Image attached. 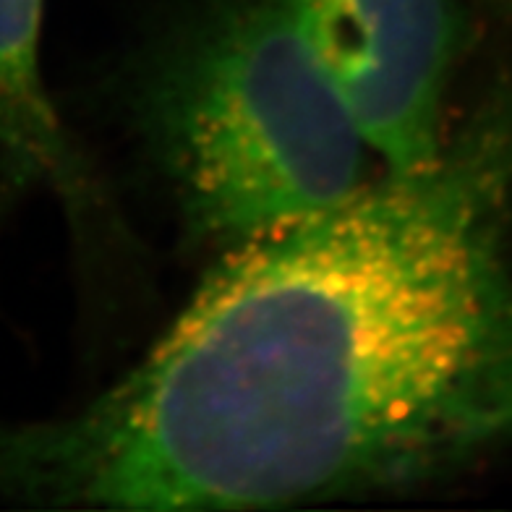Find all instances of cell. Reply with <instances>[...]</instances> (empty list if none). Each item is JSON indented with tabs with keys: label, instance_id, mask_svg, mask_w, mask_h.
I'll return each instance as SVG.
<instances>
[{
	"label": "cell",
	"instance_id": "2",
	"mask_svg": "<svg viewBox=\"0 0 512 512\" xmlns=\"http://www.w3.org/2000/svg\"><path fill=\"white\" fill-rule=\"evenodd\" d=\"M134 115L196 241L236 249L345 202L371 149L296 0H207L147 55Z\"/></svg>",
	"mask_w": 512,
	"mask_h": 512
},
{
	"label": "cell",
	"instance_id": "1",
	"mask_svg": "<svg viewBox=\"0 0 512 512\" xmlns=\"http://www.w3.org/2000/svg\"><path fill=\"white\" fill-rule=\"evenodd\" d=\"M512 434L486 152H442L228 251L121 382L0 424V497L241 510L384 492Z\"/></svg>",
	"mask_w": 512,
	"mask_h": 512
},
{
	"label": "cell",
	"instance_id": "3",
	"mask_svg": "<svg viewBox=\"0 0 512 512\" xmlns=\"http://www.w3.org/2000/svg\"><path fill=\"white\" fill-rule=\"evenodd\" d=\"M311 45L390 176L442 157L455 0H296Z\"/></svg>",
	"mask_w": 512,
	"mask_h": 512
},
{
	"label": "cell",
	"instance_id": "4",
	"mask_svg": "<svg viewBox=\"0 0 512 512\" xmlns=\"http://www.w3.org/2000/svg\"><path fill=\"white\" fill-rule=\"evenodd\" d=\"M45 0H0V189L61 196L71 220L105 207L45 87L40 48Z\"/></svg>",
	"mask_w": 512,
	"mask_h": 512
}]
</instances>
